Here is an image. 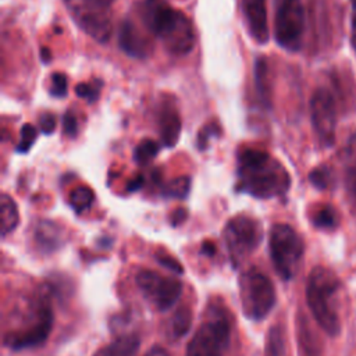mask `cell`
I'll use <instances>...</instances> for the list:
<instances>
[{
  "mask_svg": "<svg viewBox=\"0 0 356 356\" xmlns=\"http://www.w3.org/2000/svg\"><path fill=\"white\" fill-rule=\"evenodd\" d=\"M213 250H214V245L213 243H204L203 245V252H207L210 254V253H213Z\"/></svg>",
  "mask_w": 356,
  "mask_h": 356,
  "instance_id": "obj_39",
  "label": "cell"
},
{
  "mask_svg": "<svg viewBox=\"0 0 356 356\" xmlns=\"http://www.w3.org/2000/svg\"><path fill=\"white\" fill-rule=\"evenodd\" d=\"M39 128L43 134L50 135L56 128V117L51 113H44L39 120Z\"/></svg>",
  "mask_w": 356,
  "mask_h": 356,
  "instance_id": "obj_33",
  "label": "cell"
},
{
  "mask_svg": "<svg viewBox=\"0 0 356 356\" xmlns=\"http://www.w3.org/2000/svg\"><path fill=\"white\" fill-rule=\"evenodd\" d=\"M159 128L163 143L167 147L175 146L181 134V117L177 106L168 99L160 106L159 111Z\"/></svg>",
  "mask_w": 356,
  "mask_h": 356,
  "instance_id": "obj_15",
  "label": "cell"
},
{
  "mask_svg": "<svg viewBox=\"0 0 356 356\" xmlns=\"http://www.w3.org/2000/svg\"><path fill=\"white\" fill-rule=\"evenodd\" d=\"M236 175V189L259 199L282 196L291 186L286 168L261 149L245 147L238 152Z\"/></svg>",
  "mask_w": 356,
  "mask_h": 356,
  "instance_id": "obj_1",
  "label": "cell"
},
{
  "mask_svg": "<svg viewBox=\"0 0 356 356\" xmlns=\"http://www.w3.org/2000/svg\"><path fill=\"white\" fill-rule=\"evenodd\" d=\"M75 24L92 39L106 43L111 35L114 0H63Z\"/></svg>",
  "mask_w": 356,
  "mask_h": 356,
  "instance_id": "obj_8",
  "label": "cell"
},
{
  "mask_svg": "<svg viewBox=\"0 0 356 356\" xmlns=\"http://www.w3.org/2000/svg\"><path fill=\"white\" fill-rule=\"evenodd\" d=\"M42 57H43L44 63H49L50 56H49V50H47V49H42Z\"/></svg>",
  "mask_w": 356,
  "mask_h": 356,
  "instance_id": "obj_40",
  "label": "cell"
},
{
  "mask_svg": "<svg viewBox=\"0 0 356 356\" xmlns=\"http://www.w3.org/2000/svg\"><path fill=\"white\" fill-rule=\"evenodd\" d=\"M186 216H188V213H186L185 209H178V210H175L174 214L171 216V222H172V225H177V224L184 222V221L186 220Z\"/></svg>",
  "mask_w": 356,
  "mask_h": 356,
  "instance_id": "obj_36",
  "label": "cell"
},
{
  "mask_svg": "<svg viewBox=\"0 0 356 356\" xmlns=\"http://www.w3.org/2000/svg\"><path fill=\"white\" fill-rule=\"evenodd\" d=\"M282 348V337L280 330L273 328L270 332L268 338V345H267V356H278L280 350Z\"/></svg>",
  "mask_w": 356,
  "mask_h": 356,
  "instance_id": "obj_30",
  "label": "cell"
},
{
  "mask_svg": "<svg viewBox=\"0 0 356 356\" xmlns=\"http://www.w3.org/2000/svg\"><path fill=\"white\" fill-rule=\"evenodd\" d=\"M139 345L140 341L136 335L127 334L99 349L95 356H135L139 350Z\"/></svg>",
  "mask_w": 356,
  "mask_h": 356,
  "instance_id": "obj_18",
  "label": "cell"
},
{
  "mask_svg": "<svg viewBox=\"0 0 356 356\" xmlns=\"http://www.w3.org/2000/svg\"><path fill=\"white\" fill-rule=\"evenodd\" d=\"M309 179L317 189H327L332 184V171L328 165H318L309 174Z\"/></svg>",
  "mask_w": 356,
  "mask_h": 356,
  "instance_id": "obj_26",
  "label": "cell"
},
{
  "mask_svg": "<svg viewBox=\"0 0 356 356\" xmlns=\"http://www.w3.org/2000/svg\"><path fill=\"white\" fill-rule=\"evenodd\" d=\"M218 136L220 135V127L217 124H209L206 125L200 132H199V136H197V147L200 150H204L206 149V145H207V140L210 136Z\"/></svg>",
  "mask_w": 356,
  "mask_h": 356,
  "instance_id": "obj_31",
  "label": "cell"
},
{
  "mask_svg": "<svg viewBox=\"0 0 356 356\" xmlns=\"http://www.w3.org/2000/svg\"><path fill=\"white\" fill-rule=\"evenodd\" d=\"M268 248L280 277L282 280L293 278L305 252V243L299 234L288 224H274L270 229Z\"/></svg>",
  "mask_w": 356,
  "mask_h": 356,
  "instance_id": "obj_6",
  "label": "cell"
},
{
  "mask_svg": "<svg viewBox=\"0 0 356 356\" xmlns=\"http://www.w3.org/2000/svg\"><path fill=\"white\" fill-rule=\"evenodd\" d=\"M339 289V278L332 270L317 266L310 271L306 282L307 306L321 330L331 337L341 331Z\"/></svg>",
  "mask_w": 356,
  "mask_h": 356,
  "instance_id": "obj_4",
  "label": "cell"
},
{
  "mask_svg": "<svg viewBox=\"0 0 356 356\" xmlns=\"http://www.w3.org/2000/svg\"><path fill=\"white\" fill-rule=\"evenodd\" d=\"M139 18L171 54L185 56L193 49L196 33L192 21L165 0H143L139 6Z\"/></svg>",
  "mask_w": 356,
  "mask_h": 356,
  "instance_id": "obj_3",
  "label": "cell"
},
{
  "mask_svg": "<svg viewBox=\"0 0 356 356\" xmlns=\"http://www.w3.org/2000/svg\"><path fill=\"white\" fill-rule=\"evenodd\" d=\"M274 35L277 43L288 50L302 47L305 33V8L300 0H274Z\"/></svg>",
  "mask_w": 356,
  "mask_h": 356,
  "instance_id": "obj_9",
  "label": "cell"
},
{
  "mask_svg": "<svg viewBox=\"0 0 356 356\" xmlns=\"http://www.w3.org/2000/svg\"><path fill=\"white\" fill-rule=\"evenodd\" d=\"M261 238L263 229L256 218L245 214L232 217L224 228V239L232 264L238 266L245 257L254 252Z\"/></svg>",
  "mask_w": 356,
  "mask_h": 356,
  "instance_id": "obj_10",
  "label": "cell"
},
{
  "mask_svg": "<svg viewBox=\"0 0 356 356\" xmlns=\"http://www.w3.org/2000/svg\"><path fill=\"white\" fill-rule=\"evenodd\" d=\"M33 239L42 252H53L64 243L65 232L57 222L42 220L35 227Z\"/></svg>",
  "mask_w": 356,
  "mask_h": 356,
  "instance_id": "obj_16",
  "label": "cell"
},
{
  "mask_svg": "<svg viewBox=\"0 0 356 356\" xmlns=\"http://www.w3.org/2000/svg\"><path fill=\"white\" fill-rule=\"evenodd\" d=\"M63 128H64V134L70 138H74L78 134V121L75 118V115L68 111L64 114L63 117Z\"/></svg>",
  "mask_w": 356,
  "mask_h": 356,
  "instance_id": "obj_32",
  "label": "cell"
},
{
  "mask_svg": "<svg viewBox=\"0 0 356 356\" xmlns=\"http://www.w3.org/2000/svg\"><path fill=\"white\" fill-rule=\"evenodd\" d=\"M242 14L252 39L259 44L267 43L270 32L266 0H242Z\"/></svg>",
  "mask_w": 356,
  "mask_h": 356,
  "instance_id": "obj_14",
  "label": "cell"
},
{
  "mask_svg": "<svg viewBox=\"0 0 356 356\" xmlns=\"http://www.w3.org/2000/svg\"><path fill=\"white\" fill-rule=\"evenodd\" d=\"M0 209H1V236L4 238L10 232H13L18 225L19 213H18L17 203L7 193H3L0 197Z\"/></svg>",
  "mask_w": 356,
  "mask_h": 356,
  "instance_id": "obj_20",
  "label": "cell"
},
{
  "mask_svg": "<svg viewBox=\"0 0 356 356\" xmlns=\"http://www.w3.org/2000/svg\"><path fill=\"white\" fill-rule=\"evenodd\" d=\"M95 200V193L88 186H78L75 188L71 193H70V197H68V202H70V206L76 211V213H82L85 211L86 209H89L92 206Z\"/></svg>",
  "mask_w": 356,
  "mask_h": 356,
  "instance_id": "obj_22",
  "label": "cell"
},
{
  "mask_svg": "<svg viewBox=\"0 0 356 356\" xmlns=\"http://www.w3.org/2000/svg\"><path fill=\"white\" fill-rule=\"evenodd\" d=\"M36 136H38L36 128L32 124H24L21 128V136H19V143L17 146V152L26 153L35 143Z\"/></svg>",
  "mask_w": 356,
  "mask_h": 356,
  "instance_id": "obj_28",
  "label": "cell"
},
{
  "mask_svg": "<svg viewBox=\"0 0 356 356\" xmlns=\"http://www.w3.org/2000/svg\"><path fill=\"white\" fill-rule=\"evenodd\" d=\"M231 338L229 313L217 305H210L204 321L189 341L186 356H222Z\"/></svg>",
  "mask_w": 356,
  "mask_h": 356,
  "instance_id": "obj_5",
  "label": "cell"
},
{
  "mask_svg": "<svg viewBox=\"0 0 356 356\" xmlns=\"http://www.w3.org/2000/svg\"><path fill=\"white\" fill-rule=\"evenodd\" d=\"M53 327L50 303L42 296H24L10 309L4 323L3 342L19 350L43 343Z\"/></svg>",
  "mask_w": 356,
  "mask_h": 356,
  "instance_id": "obj_2",
  "label": "cell"
},
{
  "mask_svg": "<svg viewBox=\"0 0 356 356\" xmlns=\"http://www.w3.org/2000/svg\"><path fill=\"white\" fill-rule=\"evenodd\" d=\"M191 189V179L188 177H178L171 179L164 188H163V195L168 197H175V199H184L189 193Z\"/></svg>",
  "mask_w": 356,
  "mask_h": 356,
  "instance_id": "obj_25",
  "label": "cell"
},
{
  "mask_svg": "<svg viewBox=\"0 0 356 356\" xmlns=\"http://www.w3.org/2000/svg\"><path fill=\"white\" fill-rule=\"evenodd\" d=\"M254 86L259 100L264 107L271 106V81L266 57H259L254 63Z\"/></svg>",
  "mask_w": 356,
  "mask_h": 356,
  "instance_id": "obj_19",
  "label": "cell"
},
{
  "mask_svg": "<svg viewBox=\"0 0 356 356\" xmlns=\"http://www.w3.org/2000/svg\"><path fill=\"white\" fill-rule=\"evenodd\" d=\"M313 225L318 229H334L338 227L339 218L334 207L330 204H321L316 207L310 217Z\"/></svg>",
  "mask_w": 356,
  "mask_h": 356,
  "instance_id": "obj_21",
  "label": "cell"
},
{
  "mask_svg": "<svg viewBox=\"0 0 356 356\" xmlns=\"http://www.w3.org/2000/svg\"><path fill=\"white\" fill-rule=\"evenodd\" d=\"M100 88H102V82L100 81H95V82H82L78 83L75 88V93L76 96L85 99L89 103H93L99 99L100 95Z\"/></svg>",
  "mask_w": 356,
  "mask_h": 356,
  "instance_id": "obj_27",
  "label": "cell"
},
{
  "mask_svg": "<svg viewBox=\"0 0 356 356\" xmlns=\"http://www.w3.org/2000/svg\"><path fill=\"white\" fill-rule=\"evenodd\" d=\"M157 259H159V261H160L163 266H165V267L171 268L172 271H175V273H182V267H181V264H179V263H178L172 256L161 254V256H157Z\"/></svg>",
  "mask_w": 356,
  "mask_h": 356,
  "instance_id": "obj_34",
  "label": "cell"
},
{
  "mask_svg": "<svg viewBox=\"0 0 356 356\" xmlns=\"http://www.w3.org/2000/svg\"><path fill=\"white\" fill-rule=\"evenodd\" d=\"M67 88H68L67 76L61 72H54L50 78V88H49L50 95L56 97H63L67 93Z\"/></svg>",
  "mask_w": 356,
  "mask_h": 356,
  "instance_id": "obj_29",
  "label": "cell"
},
{
  "mask_svg": "<svg viewBox=\"0 0 356 356\" xmlns=\"http://www.w3.org/2000/svg\"><path fill=\"white\" fill-rule=\"evenodd\" d=\"M350 44L356 53V0H352L350 11Z\"/></svg>",
  "mask_w": 356,
  "mask_h": 356,
  "instance_id": "obj_35",
  "label": "cell"
},
{
  "mask_svg": "<svg viewBox=\"0 0 356 356\" xmlns=\"http://www.w3.org/2000/svg\"><path fill=\"white\" fill-rule=\"evenodd\" d=\"M136 285L145 298L160 310H167L174 306L182 293L179 280L164 277L152 270L139 271L136 274Z\"/></svg>",
  "mask_w": 356,
  "mask_h": 356,
  "instance_id": "obj_11",
  "label": "cell"
},
{
  "mask_svg": "<svg viewBox=\"0 0 356 356\" xmlns=\"http://www.w3.org/2000/svg\"><path fill=\"white\" fill-rule=\"evenodd\" d=\"M145 356H170L168 352L160 346H153Z\"/></svg>",
  "mask_w": 356,
  "mask_h": 356,
  "instance_id": "obj_37",
  "label": "cell"
},
{
  "mask_svg": "<svg viewBox=\"0 0 356 356\" xmlns=\"http://www.w3.org/2000/svg\"><path fill=\"white\" fill-rule=\"evenodd\" d=\"M312 125L321 146L330 147L335 142L337 132V108L331 92L318 88L310 99Z\"/></svg>",
  "mask_w": 356,
  "mask_h": 356,
  "instance_id": "obj_12",
  "label": "cell"
},
{
  "mask_svg": "<svg viewBox=\"0 0 356 356\" xmlns=\"http://www.w3.org/2000/svg\"><path fill=\"white\" fill-rule=\"evenodd\" d=\"M142 184H143V178H142V177H138L135 181H132V182L129 184L128 189H129V191H136V189H139V188L142 186Z\"/></svg>",
  "mask_w": 356,
  "mask_h": 356,
  "instance_id": "obj_38",
  "label": "cell"
},
{
  "mask_svg": "<svg viewBox=\"0 0 356 356\" xmlns=\"http://www.w3.org/2000/svg\"><path fill=\"white\" fill-rule=\"evenodd\" d=\"M159 150H160L159 143L150 138H146L136 145L134 150V159L139 165H145L159 154Z\"/></svg>",
  "mask_w": 356,
  "mask_h": 356,
  "instance_id": "obj_23",
  "label": "cell"
},
{
  "mask_svg": "<svg viewBox=\"0 0 356 356\" xmlns=\"http://www.w3.org/2000/svg\"><path fill=\"white\" fill-rule=\"evenodd\" d=\"M191 324H192V312H191V309L184 306V307L178 309V312L171 318V324H170L171 334L175 338H181L189 331Z\"/></svg>",
  "mask_w": 356,
  "mask_h": 356,
  "instance_id": "obj_24",
  "label": "cell"
},
{
  "mask_svg": "<svg viewBox=\"0 0 356 356\" xmlns=\"http://www.w3.org/2000/svg\"><path fill=\"white\" fill-rule=\"evenodd\" d=\"M239 296L243 314L253 321L263 320L275 305L271 280L256 268H249L241 275Z\"/></svg>",
  "mask_w": 356,
  "mask_h": 356,
  "instance_id": "obj_7",
  "label": "cell"
},
{
  "mask_svg": "<svg viewBox=\"0 0 356 356\" xmlns=\"http://www.w3.org/2000/svg\"><path fill=\"white\" fill-rule=\"evenodd\" d=\"M345 188L352 206L356 209V132L349 138L343 150Z\"/></svg>",
  "mask_w": 356,
  "mask_h": 356,
  "instance_id": "obj_17",
  "label": "cell"
},
{
  "mask_svg": "<svg viewBox=\"0 0 356 356\" xmlns=\"http://www.w3.org/2000/svg\"><path fill=\"white\" fill-rule=\"evenodd\" d=\"M146 28H139L134 21L125 19L120 24L118 46L129 57L146 60L152 56L154 44Z\"/></svg>",
  "mask_w": 356,
  "mask_h": 356,
  "instance_id": "obj_13",
  "label": "cell"
}]
</instances>
